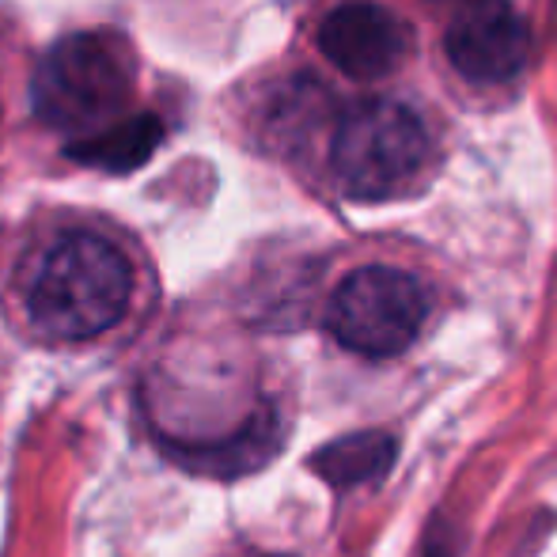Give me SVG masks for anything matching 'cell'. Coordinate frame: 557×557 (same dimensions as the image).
I'll use <instances>...</instances> for the list:
<instances>
[{
    "mask_svg": "<svg viewBox=\"0 0 557 557\" xmlns=\"http://www.w3.org/2000/svg\"><path fill=\"white\" fill-rule=\"evenodd\" d=\"M163 140V125L156 114H137L125 117V122H111L103 129H96L91 137L69 145V156L88 168H103V171H133L148 160V156L160 148Z\"/></svg>",
    "mask_w": 557,
    "mask_h": 557,
    "instance_id": "cell-7",
    "label": "cell"
},
{
    "mask_svg": "<svg viewBox=\"0 0 557 557\" xmlns=\"http://www.w3.org/2000/svg\"><path fill=\"white\" fill-rule=\"evenodd\" d=\"M444 50L474 84H505L523 73L531 30L508 0H467L447 23Z\"/></svg>",
    "mask_w": 557,
    "mask_h": 557,
    "instance_id": "cell-5",
    "label": "cell"
},
{
    "mask_svg": "<svg viewBox=\"0 0 557 557\" xmlns=\"http://www.w3.org/2000/svg\"><path fill=\"white\" fill-rule=\"evenodd\" d=\"M265 557H277V554H265Z\"/></svg>",
    "mask_w": 557,
    "mask_h": 557,
    "instance_id": "cell-9",
    "label": "cell"
},
{
    "mask_svg": "<svg viewBox=\"0 0 557 557\" xmlns=\"http://www.w3.org/2000/svg\"><path fill=\"white\" fill-rule=\"evenodd\" d=\"M331 163L345 194L360 201L391 198L429 163L425 122L395 99H364L337 122Z\"/></svg>",
    "mask_w": 557,
    "mask_h": 557,
    "instance_id": "cell-3",
    "label": "cell"
},
{
    "mask_svg": "<svg viewBox=\"0 0 557 557\" xmlns=\"http://www.w3.org/2000/svg\"><path fill=\"white\" fill-rule=\"evenodd\" d=\"M391 462H395V441L387 433H352L326 444L311 459V467L337 490H352V485L383 478L391 470Z\"/></svg>",
    "mask_w": 557,
    "mask_h": 557,
    "instance_id": "cell-8",
    "label": "cell"
},
{
    "mask_svg": "<svg viewBox=\"0 0 557 557\" xmlns=\"http://www.w3.org/2000/svg\"><path fill=\"white\" fill-rule=\"evenodd\" d=\"M425 315L429 296L413 273L395 265H364L334 288L326 331L349 352L383 360L410 349Z\"/></svg>",
    "mask_w": 557,
    "mask_h": 557,
    "instance_id": "cell-4",
    "label": "cell"
},
{
    "mask_svg": "<svg viewBox=\"0 0 557 557\" xmlns=\"http://www.w3.org/2000/svg\"><path fill=\"white\" fill-rule=\"evenodd\" d=\"M319 50L352 81H380L410 50V27L391 8L352 0L319 23Z\"/></svg>",
    "mask_w": 557,
    "mask_h": 557,
    "instance_id": "cell-6",
    "label": "cell"
},
{
    "mask_svg": "<svg viewBox=\"0 0 557 557\" xmlns=\"http://www.w3.org/2000/svg\"><path fill=\"white\" fill-rule=\"evenodd\" d=\"M133 96V53L111 30L69 35L42 58L30 84L35 114L53 129L111 125Z\"/></svg>",
    "mask_w": 557,
    "mask_h": 557,
    "instance_id": "cell-2",
    "label": "cell"
},
{
    "mask_svg": "<svg viewBox=\"0 0 557 557\" xmlns=\"http://www.w3.org/2000/svg\"><path fill=\"white\" fill-rule=\"evenodd\" d=\"M133 296V270L103 235L69 232L46 250L27 288L30 323L58 342H88L111 331Z\"/></svg>",
    "mask_w": 557,
    "mask_h": 557,
    "instance_id": "cell-1",
    "label": "cell"
}]
</instances>
